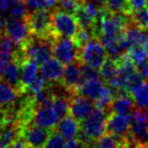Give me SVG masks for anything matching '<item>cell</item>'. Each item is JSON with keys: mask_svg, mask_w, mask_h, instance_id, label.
<instances>
[{"mask_svg": "<svg viewBox=\"0 0 148 148\" xmlns=\"http://www.w3.org/2000/svg\"><path fill=\"white\" fill-rule=\"evenodd\" d=\"M0 35H1V34H0Z\"/></svg>", "mask_w": 148, "mask_h": 148, "instance_id": "obj_43", "label": "cell"}, {"mask_svg": "<svg viewBox=\"0 0 148 148\" xmlns=\"http://www.w3.org/2000/svg\"><path fill=\"white\" fill-rule=\"evenodd\" d=\"M106 8L110 12L123 13L126 15H130L132 12L129 0H106Z\"/></svg>", "mask_w": 148, "mask_h": 148, "instance_id": "obj_26", "label": "cell"}, {"mask_svg": "<svg viewBox=\"0 0 148 148\" xmlns=\"http://www.w3.org/2000/svg\"><path fill=\"white\" fill-rule=\"evenodd\" d=\"M0 148H6V147H3V146H1V145H0Z\"/></svg>", "mask_w": 148, "mask_h": 148, "instance_id": "obj_42", "label": "cell"}, {"mask_svg": "<svg viewBox=\"0 0 148 148\" xmlns=\"http://www.w3.org/2000/svg\"><path fill=\"white\" fill-rule=\"evenodd\" d=\"M136 107L142 110L148 108V80H144L131 93Z\"/></svg>", "mask_w": 148, "mask_h": 148, "instance_id": "obj_23", "label": "cell"}, {"mask_svg": "<svg viewBox=\"0 0 148 148\" xmlns=\"http://www.w3.org/2000/svg\"><path fill=\"white\" fill-rule=\"evenodd\" d=\"M8 148H31V147H29V144L25 142V140L23 139L21 136H18V137L8 146Z\"/></svg>", "mask_w": 148, "mask_h": 148, "instance_id": "obj_36", "label": "cell"}, {"mask_svg": "<svg viewBox=\"0 0 148 148\" xmlns=\"http://www.w3.org/2000/svg\"><path fill=\"white\" fill-rule=\"evenodd\" d=\"M47 85H48L47 80H46L45 77L41 74V75H38L35 80L29 84V86L27 87L25 92H29V93H32V95H35V93L39 92L42 89L45 88Z\"/></svg>", "mask_w": 148, "mask_h": 148, "instance_id": "obj_33", "label": "cell"}, {"mask_svg": "<svg viewBox=\"0 0 148 148\" xmlns=\"http://www.w3.org/2000/svg\"><path fill=\"white\" fill-rule=\"evenodd\" d=\"M114 97H115V93H114V90L111 86L109 85H105L101 90L99 97H97V99L95 101V107L99 108V109H103L108 111L109 113L110 112V106H111V103L113 101Z\"/></svg>", "mask_w": 148, "mask_h": 148, "instance_id": "obj_27", "label": "cell"}, {"mask_svg": "<svg viewBox=\"0 0 148 148\" xmlns=\"http://www.w3.org/2000/svg\"><path fill=\"white\" fill-rule=\"evenodd\" d=\"M129 17L132 25L143 31L148 29V3L141 8L133 10Z\"/></svg>", "mask_w": 148, "mask_h": 148, "instance_id": "obj_24", "label": "cell"}, {"mask_svg": "<svg viewBox=\"0 0 148 148\" xmlns=\"http://www.w3.org/2000/svg\"><path fill=\"white\" fill-rule=\"evenodd\" d=\"M103 86H105V82L101 80V78L83 81L77 88L76 95H82L90 101H95L101 95Z\"/></svg>", "mask_w": 148, "mask_h": 148, "instance_id": "obj_17", "label": "cell"}, {"mask_svg": "<svg viewBox=\"0 0 148 148\" xmlns=\"http://www.w3.org/2000/svg\"><path fill=\"white\" fill-rule=\"evenodd\" d=\"M137 70L144 80H148V62H144L143 64L137 66Z\"/></svg>", "mask_w": 148, "mask_h": 148, "instance_id": "obj_38", "label": "cell"}, {"mask_svg": "<svg viewBox=\"0 0 148 148\" xmlns=\"http://www.w3.org/2000/svg\"><path fill=\"white\" fill-rule=\"evenodd\" d=\"M54 37H36L32 35L21 47V51L29 59L36 61L38 64H43L53 55Z\"/></svg>", "mask_w": 148, "mask_h": 148, "instance_id": "obj_2", "label": "cell"}, {"mask_svg": "<svg viewBox=\"0 0 148 148\" xmlns=\"http://www.w3.org/2000/svg\"><path fill=\"white\" fill-rule=\"evenodd\" d=\"M9 8V0H0V11H5Z\"/></svg>", "mask_w": 148, "mask_h": 148, "instance_id": "obj_39", "label": "cell"}, {"mask_svg": "<svg viewBox=\"0 0 148 148\" xmlns=\"http://www.w3.org/2000/svg\"><path fill=\"white\" fill-rule=\"evenodd\" d=\"M65 138L58 133L56 130H53L48 138L44 148H65Z\"/></svg>", "mask_w": 148, "mask_h": 148, "instance_id": "obj_29", "label": "cell"}, {"mask_svg": "<svg viewBox=\"0 0 148 148\" xmlns=\"http://www.w3.org/2000/svg\"><path fill=\"white\" fill-rule=\"evenodd\" d=\"M74 16L76 18L80 29H90V31L92 29V27H95V23H97V17H95L86 7V5H85V3H84V0L81 2V4L79 5V7L76 9V11L74 12Z\"/></svg>", "mask_w": 148, "mask_h": 148, "instance_id": "obj_20", "label": "cell"}, {"mask_svg": "<svg viewBox=\"0 0 148 148\" xmlns=\"http://www.w3.org/2000/svg\"><path fill=\"white\" fill-rule=\"evenodd\" d=\"M144 113H145L146 119H147V122H148V108H147V109H145V112H144Z\"/></svg>", "mask_w": 148, "mask_h": 148, "instance_id": "obj_40", "label": "cell"}, {"mask_svg": "<svg viewBox=\"0 0 148 148\" xmlns=\"http://www.w3.org/2000/svg\"><path fill=\"white\" fill-rule=\"evenodd\" d=\"M19 136V126L11 125L0 129V145L8 147Z\"/></svg>", "mask_w": 148, "mask_h": 148, "instance_id": "obj_25", "label": "cell"}, {"mask_svg": "<svg viewBox=\"0 0 148 148\" xmlns=\"http://www.w3.org/2000/svg\"><path fill=\"white\" fill-rule=\"evenodd\" d=\"M27 12V6L21 0H17L9 6V14L12 17H25Z\"/></svg>", "mask_w": 148, "mask_h": 148, "instance_id": "obj_32", "label": "cell"}, {"mask_svg": "<svg viewBox=\"0 0 148 148\" xmlns=\"http://www.w3.org/2000/svg\"><path fill=\"white\" fill-rule=\"evenodd\" d=\"M23 93L0 78V111H10L14 108Z\"/></svg>", "mask_w": 148, "mask_h": 148, "instance_id": "obj_14", "label": "cell"}, {"mask_svg": "<svg viewBox=\"0 0 148 148\" xmlns=\"http://www.w3.org/2000/svg\"><path fill=\"white\" fill-rule=\"evenodd\" d=\"M108 58V53L105 46L99 38H91L80 48L79 62L88 65L95 69H99Z\"/></svg>", "mask_w": 148, "mask_h": 148, "instance_id": "obj_5", "label": "cell"}, {"mask_svg": "<svg viewBox=\"0 0 148 148\" xmlns=\"http://www.w3.org/2000/svg\"><path fill=\"white\" fill-rule=\"evenodd\" d=\"M4 35L10 38L17 47H21L32 34L25 17L9 16L5 21Z\"/></svg>", "mask_w": 148, "mask_h": 148, "instance_id": "obj_10", "label": "cell"}, {"mask_svg": "<svg viewBox=\"0 0 148 148\" xmlns=\"http://www.w3.org/2000/svg\"><path fill=\"white\" fill-rule=\"evenodd\" d=\"M146 53H147V60H148V44L146 46Z\"/></svg>", "mask_w": 148, "mask_h": 148, "instance_id": "obj_41", "label": "cell"}, {"mask_svg": "<svg viewBox=\"0 0 148 148\" xmlns=\"http://www.w3.org/2000/svg\"><path fill=\"white\" fill-rule=\"evenodd\" d=\"M79 25L74 14L65 12L58 8L52 10V36L64 38H74L78 34Z\"/></svg>", "mask_w": 148, "mask_h": 148, "instance_id": "obj_4", "label": "cell"}, {"mask_svg": "<svg viewBox=\"0 0 148 148\" xmlns=\"http://www.w3.org/2000/svg\"><path fill=\"white\" fill-rule=\"evenodd\" d=\"M118 69H119V66H118L117 60L108 57L105 63L101 65V67L99 70L101 78L103 79V82L109 84L118 74Z\"/></svg>", "mask_w": 148, "mask_h": 148, "instance_id": "obj_22", "label": "cell"}, {"mask_svg": "<svg viewBox=\"0 0 148 148\" xmlns=\"http://www.w3.org/2000/svg\"><path fill=\"white\" fill-rule=\"evenodd\" d=\"M52 131L34 122L19 126V136L25 140L31 148H44Z\"/></svg>", "mask_w": 148, "mask_h": 148, "instance_id": "obj_9", "label": "cell"}, {"mask_svg": "<svg viewBox=\"0 0 148 148\" xmlns=\"http://www.w3.org/2000/svg\"><path fill=\"white\" fill-rule=\"evenodd\" d=\"M60 118L53 109L52 105L37 106L34 110L33 122L39 126L50 130H55Z\"/></svg>", "mask_w": 148, "mask_h": 148, "instance_id": "obj_13", "label": "cell"}, {"mask_svg": "<svg viewBox=\"0 0 148 148\" xmlns=\"http://www.w3.org/2000/svg\"><path fill=\"white\" fill-rule=\"evenodd\" d=\"M124 32H125V35L127 36L129 42L131 43V47L132 46H143V47L147 46L148 35L143 29L130 23Z\"/></svg>", "mask_w": 148, "mask_h": 148, "instance_id": "obj_21", "label": "cell"}, {"mask_svg": "<svg viewBox=\"0 0 148 148\" xmlns=\"http://www.w3.org/2000/svg\"><path fill=\"white\" fill-rule=\"evenodd\" d=\"M64 64L56 58H50L41 66V74L49 82H59L64 73Z\"/></svg>", "mask_w": 148, "mask_h": 148, "instance_id": "obj_15", "label": "cell"}, {"mask_svg": "<svg viewBox=\"0 0 148 148\" xmlns=\"http://www.w3.org/2000/svg\"><path fill=\"white\" fill-rule=\"evenodd\" d=\"M80 46L72 38L56 37L53 42V56L62 64L79 61Z\"/></svg>", "mask_w": 148, "mask_h": 148, "instance_id": "obj_6", "label": "cell"}, {"mask_svg": "<svg viewBox=\"0 0 148 148\" xmlns=\"http://www.w3.org/2000/svg\"><path fill=\"white\" fill-rule=\"evenodd\" d=\"M31 34L36 37L52 36V10L37 9L27 12L25 16Z\"/></svg>", "mask_w": 148, "mask_h": 148, "instance_id": "obj_7", "label": "cell"}, {"mask_svg": "<svg viewBox=\"0 0 148 148\" xmlns=\"http://www.w3.org/2000/svg\"><path fill=\"white\" fill-rule=\"evenodd\" d=\"M13 54L14 53H8V52L0 50V77L2 76V73L4 71L6 65L12 60Z\"/></svg>", "mask_w": 148, "mask_h": 148, "instance_id": "obj_34", "label": "cell"}, {"mask_svg": "<svg viewBox=\"0 0 148 148\" xmlns=\"http://www.w3.org/2000/svg\"><path fill=\"white\" fill-rule=\"evenodd\" d=\"M65 148H87V146L79 139L77 138H71L66 141Z\"/></svg>", "mask_w": 148, "mask_h": 148, "instance_id": "obj_35", "label": "cell"}, {"mask_svg": "<svg viewBox=\"0 0 148 148\" xmlns=\"http://www.w3.org/2000/svg\"><path fill=\"white\" fill-rule=\"evenodd\" d=\"M59 82L69 93L76 95L77 88L82 83L79 61L67 64V66L64 69L63 76Z\"/></svg>", "mask_w": 148, "mask_h": 148, "instance_id": "obj_11", "label": "cell"}, {"mask_svg": "<svg viewBox=\"0 0 148 148\" xmlns=\"http://www.w3.org/2000/svg\"><path fill=\"white\" fill-rule=\"evenodd\" d=\"M39 73V66L36 61L25 58L21 65V88L23 93L36 79Z\"/></svg>", "mask_w": 148, "mask_h": 148, "instance_id": "obj_16", "label": "cell"}, {"mask_svg": "<svg viewBox=\"0 0 148 148\" xmlns=\"http://www.w3.org/2000/svg\"><path fill=\"white\" fill-rule=\"evenodd\" d=\"M131 115L111 113L106 122V133L117 138L120 142L129 146V134Z\"/></svg>", "mask_w": 148, "mask_h": 148, "instance_id": "obj_8", "label": "cell"}, {"mask_svg": "<svg viewBox=\"0 0 148 148\" xmlns=\"http://www.w3.org/2000/svg\"><path fill=\"white\" fill-rule=\"evenodd\" d=\"M111 113L95 107L90 115L80 122V131L78 133L79 139L87 146L93 148L95 144L106 133V122Z\"/></svg>", "mask_w": 148, "mask_h": 148, "instance_id": "obj_1", "label": "cell"}, {"mask_svg": "<svg viewBox=\"0 0 148 148\" xmlns=\"http://www.w3.org/2000/svg\"><path fill=\"white\" fill-rule=\"evenodd\" d=\"M148 3V0H129V4L131 7L132 11L135 9H139L141 7L145 6Z\"/></svg>", "mask_w": 148, "mask_h": 148, "instance_id": "obj_37", "label": "cell"}, {"mask_svg": "<svg viewBox=\"0 0 148 148\" xmlns=\"http://www.w3.org/2000/svg\"><path fill=\"white\" fill-rule=\"evenodd\" d=\"M127 53L129 54L132 62L136 67L143 64L147 59L146 47H143V46H132L127 51Z\"/></svg>", "mask_w": 148, "mask_h": 148, "instance_id": "obj_28", "label": "cell"}, {"mask_svg": "<svg viewBox=\"0 0 148 148\" xmlns=\"http://www.w3.org/2000/svg\"><path fill=\"white\" fill-rule=\"evenodd\" d=\"M55 130L63 136L65 139L75 138L80 131V123L74 119L71 115H67L62 118L57 124Z\"/></svg>", "mask_w": 148, "mask_h": 148, "instance_id": "obj_18", "label": "cell"}, {"mask_svg": "<svg viewBox=\"0 0 148 148\" xmlns=\"http://www.w3.org/2000/svg\"><path fill=\"white\" fill-rule=\"evenodd\" d=\"M135 108L136 105L131 95H120L114 97L110 106V112L123 115H131Z\"/></svg>", "mask_w": 148, "mask_h": 148, "instance_id": "obj_19", "label": "cell"}, {"mask_svg": "<svg viewBox=\"0 0 148 148\" xmlns=\"http://www.w3.org/2000/svg\"><path fill=\"white\" fill-rule=\"evenodd\" d=\"M79 65H80L82 82L86 80H91V79L101 78L99 71H97V69H95V68L90 67V66H88V65H85V64L81 63V62H79Z\"/></svg>", "mask_w": 148, "mask_h": 148, "instance_id": "obj_31", "label": "cell"}, {"mask_svg": "<svg viewBox=\"0 0 148 148\" xmlns=\"http://www.w3.org/2000/svg\"><path fill=\"white\" fill-rule=\"evenodd\" d=\"M130 148H148V122L143 110L136 107L131 114Z\"/></svg>", "mask_w": 148, "mask_h": 148, "instance_id": "obj_3", "label": "cell"}, {"mask_svg": "<svg viewBox=\"0 0 148 148\" xmlns=\"http://www.w3.org/2000/svg\"><path fill=\"white\" fill-rule=\"evenodd\" d=\"M82 1L83 0H58L57 6L55 8L74 14V12L76 11Z\"/></svg>", "mask_w": 148, "mask_h": 148, "instance_id": "obj_30", "label": "cell"}, {"mask_svg": "<svg viewBox=\"0 0 148 148\" xmlns=\"http://www.w3.org/2000/svg\"><path fill=\"white\" fill-rule=\"evenodd\" d=\"M93 109H95L93 101L82 95H73L70 97L69 115H71L79 123L86 119Z\"/></svg>", "mask_w": 148, "mask_h": 148, "instance_id": "obj_12", "label": "cell"}]
</instances>
